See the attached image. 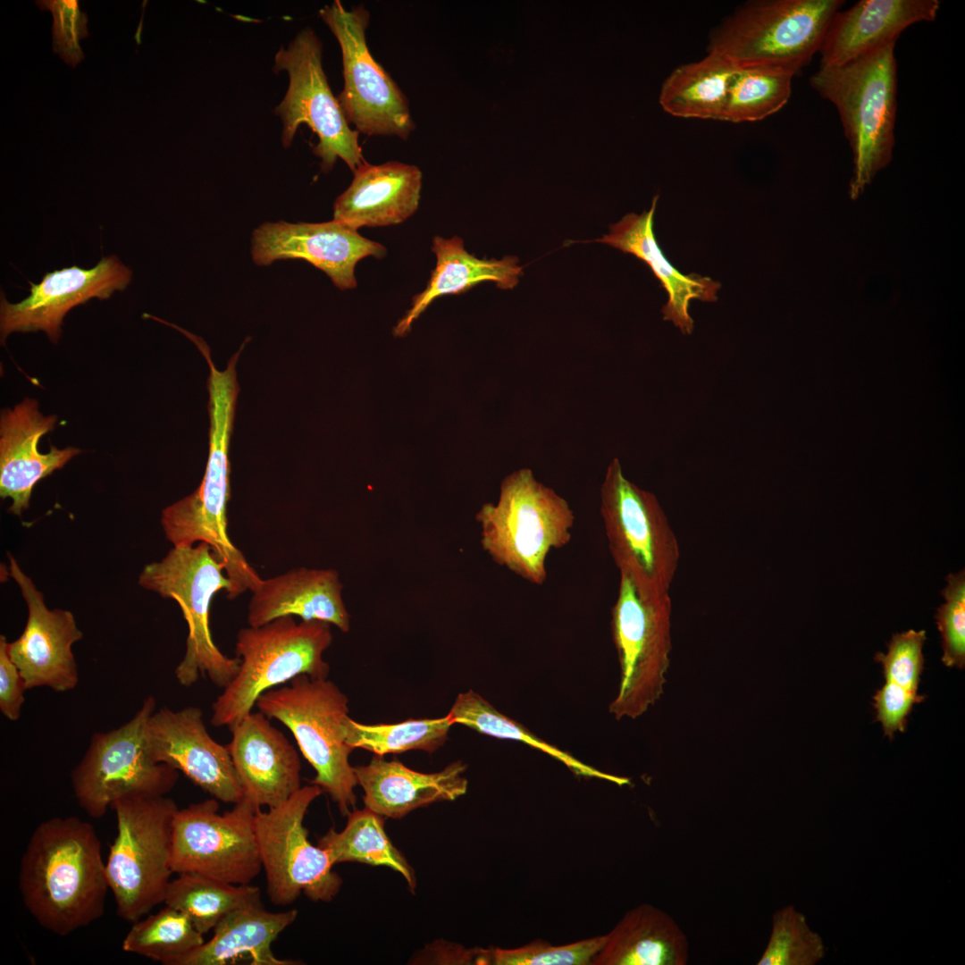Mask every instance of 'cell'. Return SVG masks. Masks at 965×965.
<instances>
[{"instance_id": "16", "label": "cell", "mask_w": 965, "mask_h": 965, "mask_svg": "<svg viewBox=\"0 0 965 965\" xmlns=\"http://www.w3.org/2000/svg\"><path fill=\"white\" fill-rule=\"evenodd\" d=\"M214 798L191 803L174 813L171 868L234 885H248L262 869L255 832L258 810L245 799L219 812Z\"/></svg>"}, {"instance_id": "2", "label": "cell", "mask_w": 965, "mask_h": 965, "mask_svg": "<svg viewBox=\"0 0 965 965\" xmlns=\"http://www.w3.org/2000/svg\"><path fill=\"white\" fill-rule=\"evenodd\" d=\"M242 348L231 357L225 370L219 371L211 358L209 347L202 345L199 348L210 368L206 467L198 488L166 507L161 516L165 537L173 546H192L200 542L210 545L216 558L222 562L231 581V588L227 593L229 600L236 599L248 590L253 591L262 579L228 534L229 451L239 391L236 364Z\"/></svg>"}, {"instance_id": "40", "label": "cell", "mask_w": 965, "mask_h": 965, "mask_svg": "<svg viewBox=\"0 0 965 965\" xmlns=\"http://www.w3.org/2000/svg\"><path fill=\"white\" fill-rule=\"evenodd\" d=\"M942 590L945 602L936 615L942 637V661L948 667L963 669L965 666V573H951Z\"/></svg>"}, {"instance_id": "22", "label": "cell", "mask_w": 965, "mask_h": 965, "mask_svg": "<svg viewBox=\"0 0 965 965\" xmlns=\"http://www.w3.org/2000/svg\"><path fill=\"white\" fill-rule=\"evenodd\" d=\"M56 416L44 415L35 399L26 398L13 408L2 412L0 419V496L13 502L9 511L16 516L29 507L34 486L41 479L64 466L80 453L74 447L38 449L40 439L55 428Z\"/></svg>"}, {"instance_id": "34", "label": "cell", "mask_w": 965, "mask_h": 965, "mask_svg": "<svg viewBox=\"0 0 965 965\" xmlns=\"http://www.w3.org/2000/svg\"><path fill=\"white\" fill-rule=\"evenodd\" d=\"M447 717L453 725H463L478 733L498 739L514 740L525 743L559 760L577 775L602 778L617 785L630 784L628 778L599 771L536 736L522 724L498 711L473 690L457 695Z\"/></svg>"}, {"instance_id": "10", "label": "cell", "mask_w": 965, "mask_h": 965, "mask_svg": "<svg viewBox=\"0 0 965 965\" xmlns=\"http://www.w3.org/2000/svg\"><path fill=\"white\" fill-rule=\"evenodd\" d=\"M600 509L619 575L643 592H669L680 560L677 538L656 496L629 481L617 457L600 487Z\"/></svg>"}, {"instance_id": "43", "label": "cell", "mask_w": 965, "mask_h": 965, "mask_svg": "<svg viewBox=\"0 0 965 965\" xmlns=\"http://www.w3.org/2000/svg\"><path fill=\"white\" fill-rule=\"evenodd\" d=\"M922 694L911 692L895 684L885 681L873 696L876 721L882 726L884 734L890 740L896 732H905L908 717L914 705L925 700Z\"/></svg>"}, {"instance_id": "37", "label": "cell", "mask_w": 965, "mask_h": 965, "mask_svg": "<svg viewBox=\"0 0 965 965\" xmlns=\"http://www.w3.org/2000/svg\"><path fill=\"white\" fill-rule=\"evenodd\" d=\"M204 936L180 911L166 906L132 923L122 948L164 965L200 946Z\"/></svg>"}, {"instance_id": "15", "label": "cell", "mask_w": 965, "mask_h": 965, "mask_svg": "<svg viewBox=\"0 0 965 965\" xmlns=\"http://www.w3.org/2000/svg\"><path fill=\"white\" fill-rule=\"evenodd\" d=\"M319 15L341 50L344 87L337 99L348 124L367 136L407 140L415 122L407 96L369 51L365 38L369 12L363 5L347 10L335 0Z\"/></svg>"}, {"instance_id": "30", "label": "cell", "mask_w": 965, "mask_h": 965, "mask_svg": "<svg viewBox=\"0 0 965 965\" xmlns=\"http://www.w3.org/2000/svg\"><path fill=\"white\" fill-rule=\"evenodd\" d=\"M432 250L436 256L435 268L426 288L413 297L410 309L395 326V336L407 333L413 322L443 295L460 294L483 281H493L502 290L513 289L522 273L515 256L479 259L466 250L463 239L457 236L451 239L435 236Z\"/></svg>"}, {"instance_id": "44", "label": "cell", "mask_w": 965, "mask_h": 965, "mask_svg": "<svg viewBox=\"0 0 965 965\" xmlns=\"http://www.w3.org/2000/svg\"><path fill=\"white\" fill-rule=\"evenodd\" d=\"M26 690L21 674L9 656L6 638L1 635L0 711L7 719L16 721L20 718Z\"/></svg>"}, {"instance_id": "20", "label": "cell", "mask_w": 965, "mask_h": 965, "mask_svg": "<svg viewBox=\"0 0 965 965\" xmlns=\"http://www.w3.org/2000/svg\"><path fill=\"white\" fill-rule=\"evenodd\" d=\"M386 248L335 220L321 223L266 222L252 237L255 264L304 259L324 272L341 290L357 287L355 267L363 258H382Z\"/></svg>"}, {"instance_id": "32", "label": "cell", "mask_w": 965, "mask_h": 965, "mask_svg": "<svg viewBox=\"0 0 965 965\" xmlns=\"http://www.w3.org/2000/svg\"><path fill=\"white\" fill-rule=\"evenodd\" d=\"M343 830L331 828L319 841L335 865L341 862H359L385 866L399 872L411 891L416 879L413 868L402 853L390 843L384 830V817L365 807L354 809L348 815Z\"/></svg>"}, {"instance_id": "11", "label": "cell", "mask_w": 965, "mask_h": 965, "mask_svg": "<svg viewBox=\"0 0 965 965\" xmlns=\"http://www.w3.org/2000/svg\"><path fill=\"white\" fill-rule=\"evenodd\" d=\"M671 615L669 592H643L619 575L610 623L620 666L618 692L608 707L616 719L637 718L661 697L672 649Z\"/></svg>"}, {"instance_id": "27", "label": "cell", "mask_w": 965, "mask_h": 965, "mask_svg": "<svg viewBox=\"0 0 965 965\" xmlns=\"http://www.w3.org/2000/svg\"><path fill=\"white\" fill-rule=\"evenodd\" d=\"M658 199L656 195L650 210L641 214H627L611 225L608 234L594 241L632 254L646 263L667 293V302L662 308L664 320L671 321L684 334H690L693 329L689 314L691 300L714 302L721 285L707 276L683 274L665 257L653 232Z\"/></svg>"}, {"instance_id": "3", "label": "cell", "mask_w": 965, "mask_h": 965, "mask_svg": "<svg viewBox=\"0 0 965 965\" xmlns=\"http://www.w3.org/2000/svg\"><path fill=\"white\" fill-rule=\"evenodd\" d=\"M896 41L844 64L819 67L810 79L811 88L835 106L851 147L852 198L892 159L897 113Z\"/></svg>"}, {"instance_id": "13", "label": "cell", "mask_w": 965, "mask_h": 965, "mask_svg": "<svg viewBox=\"0 0 965 965\" xmlns=\"http://www.w3.org/2000/svg\"><path fill=\"white\" fill-rule=\"evenodd\" d=\"M323 45L310 28L302 29L274 57L275 72L286 71L289 88L275 108L282 123L281 142L289 147L302 123L318 138L313 147L321 159V169L330 172L338 158L354 172L365 162L358 142L359 133L347 122L323 68Z\"/></svg>"}, {"instance_id": "23", "label": "cell", "mask_w": 965, "mask_h": 965, "mask_svg": "<svg viewBox=\"0 0 965 965\" xmlns=\"http://www.w3.org/2000/svg\"><path fill=\"white\" fill-rule=\"evenodd\" d=\"M938 0H860L831 18L818 53L819 67L838 66L897 40L909 26L935 21Z\"/></svg>"}, {"instance_id": "17", "label": "cell", "mask_w": 965, "mask_h": 965, "mask_svg": "<svg viewBox=\"0 0 965 965\" xmlns=\"http://www.w3.org/2000/svg\"><path fill=\"white\" fill-rule=\"evenodd\" d=\"M132 271L115 256H103L92 268L77 265L44 274L38 283L29 281V295L18 303L0 301L1 341L13 332L43 331L53 343L62 335L65 315L91 298H109L130 284Z\"/></svg>"}, {"instance_id": "31", "label": "cell", "mask_w": 965, "mask_h": 965, "mask_svg": "<svg viewBox=\"0 0 965 965\" xmlns=\"http://www.w3.org/2000/svg\"><path fill=\"white\" fill-rule=\"evenodd\" d=\"M738 66L708 51L701 60L676 67L663 82L659 104L672 116L720 121Z\"/></svg>"}, {"instance_id": "41", "label": "cell", "mask_w": 965, "mask_h": 965, "mask_svg": "<svg viewBox=\"0 0 965 965\" xmlns=\"http://www.w3.org/2000/svg\"><path fill=\"white\" fill-rule=\"evenodd\" d=\"M926 631L910 629L894 634L887 643V652H877L875 660L882 665L885 681L918 693L924 668Z\"/></svg>"}, {"instance_id": "26", "label": "cell", "mask_w": 965, "mask_h": 965, "mask_svg": "<svg viewBox=\"0 0 965 965\" xmlns=\"http://www.w3.org/2000/svg\"><path fill=\"white\" fill-rule=\"evenodd\" d=\"M466 770V765L457 760L439 772L422 773L377 755L367 765L354 767L357 785L364 791L365 807L394 819L420 807L464 795L467 790V780L463 776Z\"/></svg>"}, {"instance_id": "12", "label": "cell", "mask_w": 965, "mask_h": 965, "mask_svg": "<svg viewBox=\"0 0 965 965\" xmlns=\"http://www.w3.org/2000/svg\"><path fill=\"white\" fill-rule=\"evenodd\" d=\"M155 708L148 696L130 720L93 734L71 773L75 798L89 817L101 818L120 798L164 796L175 786L179 771L155 761L149 751L147 725Z\"/></svg>"}, {"instance_id": "8", "label": "cell", "mask_w": 965, "mask_h": 965, "mask_svg": "<svg viewBox=\"0 0 965 965\" xmlns=\"http://www.w3.org/2000/svg\"><path fill=\"white\" fill-rule=\"evenodd\" d=\"M841 0H758L744 4L710 33L708 51L738 67L770 66L797 75L820 46Z\"/></svg>"}, {"instance_id": "4", "label": "cell", "mask_w": 965, "mask_h": 965, "mask_svg": "<svg viewBox=\"0 0 965 965\" xmlns=\"http://www.w3.org/2000/svg\"><path fill=\"white\" fill-rule=\"evenodd\" d=\"M476 521L482 547L496 564L542 585L549 554L572 538L575 514L531 469L521 468L503 479L497 503L482 505Z\"/></svg>"}, {"instance_id": "5", "label": "cell", "mask_w": 965, "mask_h": 965, "mask_svg": "<svg viewBox=\"0 0 965 965\" xmlns=\"http://www.w3.org/2000/svg\"><path fill=\"white\" fill-rule=\"evenodd\" d=\"M331 624L294 617L239 630L235 652L238 674L212 705L211 724L231 728L249 714L258 698L293 678L325 679L330 667L323 654L332 642Z\"/></svg>"}, {"instance_id": "24", "label": "cell", "mask_w": 965, "mask_h": 965, "mask_svg": "<svg viewBox=\"0 0 965 965\" xmlns=\"http://www.w3.org/2000/svg\"><path fill=\"white\" fill-rule=\"evenodd\" d=\"M342 583L336 570L298 567L261 579L251 592L247 621L263 625L286 616L301 620H321L343 633L350 629V616L342 598Z\"/></svg>"}, {"instance_id": "14", "label": "cell", "mask_w": 965, "mask_h": 965, "mask_svg": "<svg viewBox=\"0 0 965 965\" xmlns=\"http://www.w3.org/2000/svg\"><path fill=\"white\" fill-rule=\"evenodd\" d=\"M323 792L316 785L301 786L280 805L256 812L266 893L274 905H290L301 894L311 901L328 902L340 890L342 879L332 870L328 852L311 843L304 825L309 806Z\"/></svg>"}, {"instance_id": "1", "label": "cell", "mask_w": 965, "mask_h": 965, "mask_svg": "<svg viewBox=\"0 0 965 965\" xmlns=\"http://www.w3.org/2000/svg\"><path fill=\"white\" fill-rule=\"evenodd\" d=\"M18 885L29 914L56 936H69L99 919L110 887L92 824L75 816L38 824L22 853Z\"/></svg>"}, {"instance_id": "25", "label": "cell", "mask_w": 965, "mask_h": 965, "mask_svg": "<svg viewBox=\"0 0 965 965\" xmlns=\"http://www.w3.org/2000/svg\"><path fill=\"white\" fill-rule=\"evenodd\" d=\"M353 173L351 184L334 202L333 220L357 231L401 223L417 210L422 189L417 166L365 161Z\"/></svg>"}, {"instance_id": "28", "label": "cell", "mask_w": 965, "mask_h": 965, "mask_svg": "<svg viewBox=\"0 0 965 965\" xmlns=\"http://www.w3.org/2000/svg\"><path fill=\"white\" fill-rule=\"evenodd\" d=\"M298 910L273 912L262 902L239 907L225 916L214 935L170 965H226L247 959L251 965H297L274 955L272 944L297 919Z\"/></svg>"}, {"instance_id": "35", "label": "cell", "mask_w": 965, "mask_h": 965, "mask_svg": "<svg viewBox=\"0 0 965 965\" xmlns=\"http://www.w3.org/2000/svg\"><path fill=\"white\" fill-rule=\"evenodd\" d=\"M794 76L793 71L778 67H739L730 84L720 121L752 122L777 113L790 99Z\"/></svg>"}, {"instance_id": "33", "label": "cell", "mask_w": 965, "mask_h": 965, "mask_svg": "<svg viewBox=\"0 0 965 965\" xmlns=\"http://www.w3.org/2000/svg\"><path fill=\"white\" fill-rule=\"evenodd\" d=\"M258 902L257 886L230 884L197 873H180L171 879L164 900L166 906L187 916L203 936L234 910Z\"/></svg>"}, {"instance_id": "39", "label": "cell", "mask_w": 965, "mask_h": 965, "mask_svg": "<svg viewBox=\"0 0 965 965\" xmlns=\"http://www.w3.org/2000/svg\"><path fill=\"white\" fill-rule=\"evenodd\" d=\"M606 936L552 945L542 940H535L525 945L491 950L490 964L494 965H591L600 952Z\"/></svg>"}, {"instance_id": "38", "label": "cell", "mask_w": 965, "mask_h": 965, "mask_svg": "<svg viewBox=\"0 0 965 965\" xmlns=\"http://www.w3.org/2000/svg\"><path fill=\"white\" fill-rule=\"evenodd\" d=\"M821 936L793 905L774 913L768 944L757 965H814L826 956Z\"/></svg>"}, {"instance_id": "7", "label": "cell", "mask_w": 965, "mask_h": 965, "mask_svg": "<svg viewBox=\"0 0 965 965\" xmlns=\"http://www.w3.org/2000/svg\"><path fill=\"white\" fill-rule=\"evenodd\" d=\"M224 566L210 545L173 546L160 561L146 565L139 574L141 587L174 600L187 622L186 652L175 669L183 686L207 676L219 688L226 687L238 674L239 658L224 655L214 642L209 627V608L214 594L231 591Z\"/></svg>"}, {"instance_id": "18", "label": "cell", "mask_w": 965, "mask_h": 965, "mask_svg": "<svg viewBox=\"0 0 965 965\" xmlns=\"http://www.w3.org/2000/svg\"><path fill=\"white\" fill-rule=\"evenodd\" d=\"M9 575L19 585L29 615L21 636L8 642V653L17 666L28 689L46 686L55 692L76 687L79 674L71 646L82 639L72 613L49 609L43 594L23 573L16 559L7 553Z\"/></svg>"}, {"instance_id": "42", "label": "cell", "mask_w": 965, "mask_h": 965, "mask_svg": "<svg viewBox=\"0 0 965 965\" xmlns=\"http://www.w3.org/2000/svg\"><path fill=\"white\" fill-rule=\"evenodd\" d=\"M43 11L53 15V50L69 65L75 67L84 59L80 41L88 36V18L77 0L37 1Z\"/></svg>"}, {"instance_id": "6", "label": "cell", "mask_w": 965, "mask_h": 965, "mask_svg": "<svg viewBox=\"0 0 965 965\" xmlns=\"http://www.w3.org/2000/svg\"><path fill=\"white\" fill-rule=\"evenodd\" d=\"M348 698L331 681L301 675L288 685L263 693L256 706L293 734L304 758L315 771L311 784L329 794L342 816L355 809L357 780L349 763L353 751L345 742L343 721Z\"/></svg>"}, {"instance_id": "19", "label": "cell", "mask_w": 965, "mask_h": 965, "mask_svg": "<svg viewBox=\"0 0 965 965\" xmlns=\"http://www.w3.org/2000/svg\"><path fill=\"white\" fill-rule=\"evenodd\" d=\"M147 741L155 761L183 773L217 801L235 804L243 798L227 745L210 736L199 708L155 709Z\"/></svg>"}, {"instance_id": "21", "label": "cell", "mask_w": 965, "mask_h": 965, "mask_svg": "<svg viewBox=\"0 0 965 965\" xmlns=\"http://www.w3.org/2000/svg\"><path fill=\"white\" fill-rule=\"evenodd\" d=\"M227 744L243 799L256 808L280 805L300 787L295 747L264 714L251 711L230 728Z\"/></svg>"}, {"instance_id": "9", "label": "cell", "mask_w": 965, "mask_h": 965, "mask_svg": "<svg viewBox=\"0 0 965 965\" xmlns=\"http://www.w3.org/2000/svg\"><path fill=\"white\" fill-rule=\"evenodd\" d=\"M117 834L105 861L116 913L133 923L164 903L173 873L172 826L176 802L164 796H126L113 802Z\"/></svg>"}, {"instance_id": "36", "label": "cell", "mask_w": 965, "mask_h": 965, "mask_svg": "<svg viewBox=\"0 0 965 965\" xmlns=\"http://www.w3.org/2000/svg\"><path fill=\"white\" fill-rule=\"evenodd\" d=\"M453 723L447 715L439 718L408 719L395 724L366 725L347 716L343 721L346 743L377 756L421 750L432 753L448 739Z\"/></svg>"}, {"instance_id": "29", "label": "cell", "mask_w": 965, "mask_h": 965, "mask_svg": "<svg viewBox=\"0 0 965 965\" xmlns=\"http://www.w3.org/2000/svg\"><path fill=\"white\" fill-rule=\"evenodd\" d=\"M591 965H684L689 944L667 912L641 904L627 911L613 929Z\"/></svg>"}]
</instances>
